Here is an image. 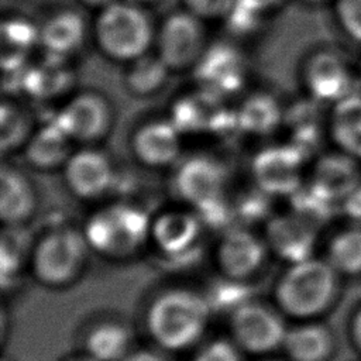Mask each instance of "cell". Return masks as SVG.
<instances>
[{
    "mask_svg": "<svg viewBox=\"0 0 361 361\" xmlns=\"http://www.w3.org/2000/svg\"><path fill=\"white\" fill-rule=\"evenodd\" d=\"M210 313L212 305L203 295L189 289H169L148 306L147 329L161 347L183 350L202 337Z\"/></svg>",
    "mask_w": 361,
    "mask_h": 361,
    "instance_id": "obj_1",
    "label": "cell"
},
{
    "mask_svg": "<svg viewBox=\"0 0 361 361\" xmlns=\"http://www.w3.org/2000/svg\"><path fill=\"white\" fill-rule=\"evenodd\" d=\"M338 275L327 259L309 257L293 262L275 288L278 306L303 320L324 313L337 298Z\"/></svg>",
    "mask_w": 361,
    "mask_h": 361,
    "instance_id": "obj_2",
    "label": "cell"
},
{
    "mask_svg": "<svg viewBox=\"0 0 361 361\" xmlns=\"http://www.w3.org/2000/svg\"><path fill=\"white\" fill-rule=\"evenodd\" d=\"M93 35L99 49L110 59L133 62L147 54L154 31L138 4L114 1L103 7L94 21Z\"/></svg>",
    "mask_w": 361,
    "mask_h": 361,
    "instance_id": "obj_3",
    "label": "cell"
},
{
    "mask_svg": "<svg viewBox=\"0 0 361 361\" xmlns=\"http://www.w3.org/2000/svg\"><path fill=\"white\" fill-rule=\"evenodd\" d=\"M89 243L85 233L73 228H58L45 234L34 248L32 269L47 285L61 286L75 279L82 271Z\"/></svg>",
    "mask_w": 361,
    "mask_h": 361,
    "instance_id": "obj_4",
    "label": "cell"
},
{
    "mask_svg": "<svg viewBox=\"0 0 361 361\" xmlns=\"http://www.w3.org/2000/svg\"><path fill=\"white\" fill-rule=\"evenodd\" d=\"M149 233L151 223L141 210L116 204L90 217L85 237L92 248L103 254L124 255L134 251Z\"/></svg>",
    "mask_w": 361,
    "mask_h": 361,
    "instance_id": "obj_5",
    "label": "cell"
},
{
    "mask_svg": "<svg viewBox=\"0 0 361 361\" xmlns=\"http://www.w3.org/2000/svg\"><path fill=\"white\" fill-rule=\"evenodd\" d=\"M230 329L235 345L252 354H268L282 347L288 331L278 312L255 302H244L234 309Z\"/></svg>",
    "mask_w": 361,
    "mask_h": 361,
    "instance_id": "obj_6",
    "label": "cell"
},
{
    "mask_svg": "<svg viewBox=\"0 0 361 361\" xmlns=\"http://www.w3.org/2000/svg\"><path fill=\"white\" fill-rule=\"evenodd\" d=\"M203 20L188 10L173 13L165 18L158 35V56L171 71L195 66L206 49Z\"/></svg>",
    "mask_w": 361,
    "mask_h": 361,
    "instance_id": "obj_7",
    "label": "cell"
},
{
    "mask_svg": "<svg viewBox=\"0 0 361 361\" xmlns=\"http://www.w3.org/2000/svg\"><path fill=\"white\" fill-rule=\"evenodd\" d=\"M175 188L185 202L200 212L220 204L226 189L224 166L210 157H192L179 166Z\"/></svg>",
    "mask_w": 361,
    "mask_h": 361,
    "instance_id": "obj_8",
    "label": "cell"
},
{
    "mask_svg": "<svg viewBox=\"0 0 361 361\" xmlns=\"http://www.w3.org/2000/svg\"><path fill=\"white\" fill-rule=\"evenodd\" d=\"M54 121L73 142H94L107 134L111 109L102 94L85 92L69 99Z\"/></svg>",
    "mask_w": 361,
    "mask_h": 361,
    "instance_id": "obj_9",
    "label": "cell"
},
{
    "mask_svg": "<svg viewBox=\"0 0 361 361\" xmlns=\"http://www.w3.org/2000/svg\"><path fill=\"white\" fill-rule=\"evenodd\" d=\"M195 78L200 90L226 97L241 89L245 79V62L231 45L206 47L195 65Z\"/></svg>",
    "mask_w": 361,
    "mask_h": 361,
    "instance_id": "obj_10",
    "label": "cell"
},
{
    "mask_svg": "<svg viewBox=\"0 0 361 361\" xmlns=\"http://www.w3.org/2000/svg\"><path fill=\"white\" fill-rule=\"evenodd\" d=\"M302 152L293 145L261 149L252 159L257 186L268 195H292L300 186Z\"/></svg>",
    "mask_w": 361,
    "mask_h": 361,
    "instance_id": "obj_11",
    "label": "cell"
},
{
    "mask_svg": "<svg viewBox=\"0 0 361 361\" xmlns=\"http://www.w3.org/2000/svg\"><path fill=\"white\" fill-rule=\"evenodd\" d=\"M63 178L69 190L80 199H96L113 183L110 159L97 149L85 148L72 152L63 165Z\"/></svg>",
    "mask_w": 361,
    "mask_h": 361,
    "instance_id": "obj_12",
    "label": "cell"
},
{
    "mask_svg": "<svg viewBox=\"0 0 361 361\" xmlns=\"http://www.w3.org/2000/svg\"><path fill=\"white\" fill-rule=\"evenodd\" d=\"M265 244L254 233L237 228L227 231L217 247V262L228 279H247L262 265Z\"/></svg>",
    "mask_w": 361,
    "mask_h": 361,
    "instance_id": "obj_13",
    "label": "cell"
},
{
    "mask_svg": "<svg viewBox=\"0 0 361 361\" xmlns=\"http://www.w3.org/2000/svg\"><path fill=\"white\" fill-rule=\"evenodd\" d=\"M182 133L171 120H157L141 126L131 141L135 158L147 166H168L180 154Z\"/></svg>",
    "mask_w": 361,
    "mask_h": 361,
    "instance_id": "obj_14",
    "label": "cell"
},
{
    "mask_svg": "<svg viewBox=\"0 0 361 361\" xmlns=\"http://www.w3.org/2000/svg\"><path fill=\"white\" fill-rule=\"evenodd\" d=\"M305 86L319 102H338L350 90V73L345 63L331 52H317L305 65Z\"/></svg>",
    "mask_w": 361,
    "mask_h": 361,
    "instance_id": "obj_15",
    "label": "cell"
},
{
    "mask_svg": "<svg viewBox=\"0 0 361 361\" xmlns=\"http://www.w3.org/2000/svg\"><path fill=\"white\" fill-rule=\"evenodd\" d=\"M358 183L360 169L355 158L343 151L324 155L314 164L312 189L326 200L348 196Z\"/></svg>",
    "mask_w": 361,
    "mask_h": 361,
    "instance_id": "obj_16",
    "label": "cell"
},
{
    "mask_svg": "<svg viewBox=\"0 0 361 361\" xmlns=\"http://www.w3.org/2000/svg\"><path fill=\"white\" fill-rule=\"evenodd\" d=\"M86 23L76 11H59L39 28L38 42L48 58L63 61L75 54L85 42Z\"/></svg>",
    "mask_w": 361,
    "mask_h": 361,
    "instance_id": "obj_17",
    "label": "cell"
},
{
    "mask_svg": "<svg viewBox=\"0 0 361 361\" xmlns=\"http://www.w3.org/2000/svg\"><path fill=\"white\" fill-rule=\"evenodd\" d=\"M72 142L65 131L55 121H51L32 131L24 145V155L30 165L39 171L63 168L72 155Z\"/></svg>",
    "mask_w": 361,
    "mask_h": 361,
    "instance_id": "obj_18",
    "label": "cell"
},
{
    "mask_svg": "<svg viewBox=\"0 0 361 361\" xmlns=\"http://www.w3.org/2000/svg\"><path fill=\"white\" fill-rule=\"evenodd\" d=\"M334 347L330 329L314 322H303L288 329L282 344L290 361H327Z\"/></svg>",
    "mask_w": 361,
    "mask_h": 361,
    "instance_id": "obj_19",
    "label": "cell"
},
{
    "mask_svg": "<svg viewBox=\"0 0 361 361\" xmlns=\"http://www.w3.org/2000/svg\"><path fill=\"white\" fill-rule=\"evenodd\" d=\"M269 245L292 264L312 257L314 233L305 217L283 216L268 226Z\"/></svg>",
    "mask_w": 361,
    "mask_h": 361,
    "instance_id": "obj_20",
    "label": "cell"
},
{
    "mask_svg": "<svg viewBox=\"0 0 361 361\" xmlns=\"http://www.w3.org/2000/svg\"><path fill=\"white\" fill-rule=\"evenodd\" d=\"M199 219L183 210H169L151 223L155 244L168 255H178L195 244L199 235Z\"/></svg>",
    "mask_w": 361,
    "mask_h": 361,
    "instance_id": "obj_21",
    "label": "cell"
},
{
    "mask_svg": "<svg viewBox=\"0 0 361 361\" xmlns=\"http://www.w3.org/2000/svg\"><path fill=\"white\" fill-rule=\"evenodd\" d=\"M220 100L221 97L203 90L186 96L175 104L171 121L182 134L213 131L214 126L224 120Z\"/></svg>",
    "mask_w": 361,
    "mask_h": 361,
    "instance_id": "obj_22",
    "label": "cell"
},
{
    "mask_svg": "<svg viewBox=\"0 0 361 361\" xmlns=\"http://www.w3.org/2000/svg\"><path fill=\"white\" fill-rule=\"evenodd\" d=\"M35 207V193L30 180L17 169L3 166L0 172V217L14 226L23 223Z\"/></svg>",
    "mask_w": 361,
    "mask_h": 361,
    "instance_id": "obj_23",
    "label": "cell"
},
{
    "mask_svg": "<svg viewBox=\"0 0 361 361\" xmlns=\"http://www.w3.org/2000/svg\"><path fill=\"white\" fill-rule=\"evenodd\" d=\"M330 133L340 149L353 158H361V96L347 94L334 103Z\"/></svg>",
    "mask_w": 361,
    "mask_h": 361,
    "instance_id": "obj_24",
    "label": "cell"
},
{
    "mask_svg": "<svg viewBox=\"0 0 361 361\" xmlns=\"http://www.w3.org/2000/svg\"><path fill=\"white\" fill-rule=\"evenodd\" d=\"M85 345L96 361H123L131 353V331L121 323H102L89 331Z\"/></svg>",
    "mask_w": 361,
    "mask_h": 361,
    "instance_id": "obj_25",
    "label": "cell"
},
{
    "mask_svg": "<svg viewBox=\"0 0 361 361\" xmlns=\"http://www.w3.org/2000/svg\"><path fill=\"white\" fill-rule=\"evenodd\" d=\"M235 120L243 131L255 135H265L279 126L282 120V110L272 96L255 93L241 103L237 110Z\"/></svg>",
    "mask_w": 361,
    "mask_h": 361,
    "instance_id": "obj_26",
    "label": "cell"
},
{
    "mask_svg": "<svg viewBox=\"0 0 361 361\" xmlns=\"http://www.w3.org/2000/svg\"><path fill=\"white\" fill-rule=\"evenodd\" d=\"M169 71L158 55L145 54L130 62L126 76L127 89L138 97L149 96L165 83Z\"/></svg>",
    "mask_w": 361,
    "mask_h": 361,
    "instance_id": "obj_27",
    "label": "cell"
},
{
    "mask_svg": "<svg viewBox=\"0 0 361 361\" xmlns=\"http://www.w3.org/2000/svg\"><path fill=\"white\" fill-rule=\"evenodd\" d=\"M39 28L37 30L28 21L11 18L4 21L1 28L3 39V65L14 69L24 62V56L30 48L38 42Z\"/></svg>",
    "mask_w": 361,
    "mask_h": 361,
    "instance_id": "obj_28",
    "label": "cell"
},
{
    "mask_svg": "<svg viewBox=\"0 0 361 361\" xmlns=\"http://www.w3.org/2000/svg\"><path fill=\"white\" fill-rule=\"evenodd\" d=\"M326 259L341 275L361 274V230L338 233L329 245Z\"/></svg>",
    "mask_w": 361,
    "mask_h": 361,
    "instance_id": "obj_29",
    "label": "cell"
},
{
    "mask_svg": "<svg viewBox=\"0 0 361 361\" xmlns=\"http://www.w3.org/2000/svg\"><path fill=\"white\" fill-rule=\"evenodd\" d=\"M31 134V123L25 113L16 104L4 102L0 116L1 151L6 154L24 147Z\"/></svg>",
    "mask_w": 361,
    "mask_h": 361,
    "instance_id": "obj_30",
    "label": "cell"
},
{
    "mask_svg": "<svg viewBox=\"0 0 361 361\" xmlns=\"http://www.w3.org/2000/svg\"><path fill=\"white\" fill-rule=\"evenodd\" d=\"M262 11L247 0H235L224 20L235 34H248L255 30L262 18Z\"/></svg>",
    "mask_w": 361,
    "mask_h": 361,
    "instance_id": "obj_31",
    "label": "cell"
},
{
    "mask_svg": "<svg viewBox=\"0 0 361 361\" xmlns=\"http://www.w3.org/2000/svg\"><path fill=\"white\" fill-rule=\"evenodd\" d=\"M336 13L344 31L361 42V0H337Z\"/></svg>",
    "mask_w": 361,
    "mask_h": 361,
    "instance_id": "obj_32",
    "label": "cell"
},
{
    "mask_svg": "<svg viewBox=\"0 0 361 361\" xmlns=\"http://www.w3.org/2000/svg\"><path fill=\"white\" fill-rule=\"evenodd\" d=\"M186 10L200 20L224 18L235 0H182Z\"/></svg>",
    "mask_w": 361,
    "mask_h": 361,
    "instance_id": "obj_33",
    "label": "cell"
},
{
    "mask_svg": "<svg viewBox=\"0 0 361 361\" xmlns=\"http://www.w3.org/2000/svg\"><path fill=\"white\" fill-rule=\"evenodd\" d=\"M192 361H243L238 347L227 340H214L204 345Z\"/></svg>",
    "mask_w": 361,
    "mask_h": 361,
    "instance_id": "obj_34",
    "label": "cell"
},
{
    "mask_svg": "<svg viewBox=\"0 0 361 361\" xmlns=\"http://www.w3.org/2000/svg\"><path fill=\"white\" fill-rule=\"evenodd\" d=\"M123 361H166V358L152 350H135L131 351Z\"/></svg>",
    "mask_w": 361,
    "mask_h": 361,
    "instance_id": "obj_35",
    "label": "cell"
},
{
    "mask_svg": "<svg viewBox=\"0 0 361 361\" xmlns=\"http://www.w3.org/2000/svg\"><path fill=\"white\" fill-rule=\"evenodd\" d=\"M351 338L361 353V309L354 314L351 322Z\"/></svg>",
    "mask_w": 361,
    "mask_h": 361,
    "instance_id": "obj_36",
    "label": "cell"
},
{
    "mask_svg": "<svg viewBox=\"0 0 361 361\" xmlns=\"http://www.w3.org/2000/svg\"><path fill=\"white\" fill-rule=\"evenodd\" d=\"M248 3H251L254 7L259 8L262 13L272 10L278 6H281L283 3V0H247Z\"/></svg>",
    "mask_w": 361,
    "mask_h": 361,
    "instance_id": "obj_37",
    "label": "cell"
},
{
    "mask_svg": "<svg viewBox=\"0 0 361 361\" xmlns=\"http://www.w3.org/2000/svg\"><path fill=\"white\" fill-rule=\"evenodd\" d=\"M85 6H89V7H96V8H103L111 3H114L116 0H80Z\"/></svg>",
    "mask_w": 361,
    "mask_h": 361,
    "instance_id": "obj_38",
    "label": "cell"
},
{
    "mask_svg": "<svg viewBox=\"0 0 361 361\" xmlns=\"http://www.w3.org/2000/svg\"><path fill=\"white\" fill-rule=\"evenodd\" d=\"M69 361H96L94 358H92L90 355H86V357H79V358H72Z\"/></svg>",
    "mask_w": 361,
    "mask_h": 361,
    "instance_id": "obj_39",
    "label": "cell"
},
{
    "mask_svg": "<svg viewBox=\"0 0 361 361\" xmlns=\"http://www.w3.org/2000/svg\"><path fill=\"white\" fill-rule=\"evenodd\" d=\"M131 3H135V4H141V3H149V1H154V0H128Z\"/></svg>",
    "mask_w": 361,
    "mask_h": 361,
    "instance_id": "obj_40",
    "label": "cell"
},
{
    "mask_svg": "<svg viewBox=\"0 0 361 361\" xmlns=\"http://www.w3.org/2000/svg\"><path fill=\"white\" fill-rule=\"evenodd\" d=\"M303 1H307V3H319L322 0H303Z\"/></svg>",
    "mask_w": 361,
    "mask_h": 361,
    "instance_id": "obj_41",
    "label": "cell"
},
{
    "mask_svg": "<svg viewBox=\"0 0 361 361\" xmlns=\"http://www.w3.org/2000/svg\"><path fill=\"white\" fill-rule=\"evenodd\" d=\"M264 361H281V360H264Z\"/></svg>",
    "mask_w": 361,
    "mask_h": 361,
    "instance_id": "obj_42",
    "label": "cell"
},
{
    "mask_svg": "<svg viewBox=\"0 0 361 361\" xmlns=\"http://www.w3.org/2000/svg\"><path fill=\"white\" fill-rule=\"evenodd\" d=\"M360 76H361V71H360Z\"/></svg>",
    "mask_w": 361,
    "mask_h": 361,
    "instance_id": "obj_43",
    "label": "cell"
}]
</instances>
